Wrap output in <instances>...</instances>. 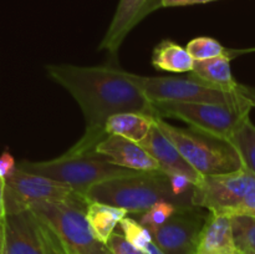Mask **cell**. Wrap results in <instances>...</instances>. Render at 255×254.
<instances>
[{
  "label": "cell",
  "mask_w": 255,
  "mask_h": 254,
  "mask_svg": "<svg viewBox=\"0 0 255 254\" xmlns=\"http://www.w3.org/2000/svg\"><path fill=\"white\" fill-rule=\"evenodd\" d=\"M138 143L157 162L159 171H162L163 173L184 174L193 182V184H196L202 178L201 174L194 171L187 163L186 159L178 152V149L174 147V144L164 136L163 132L156 125V121H154L153 126L151 127L148 133Z\"/></svg>",
  "instance_id": "4fadbf2b"
},
{
  "label": "cell",
  "mask_w": 255,
  "mask_h": 254,
  "mask_svg": "<svg viewBox=\"0 0 255 254\" xmlns=\"http://www.w3.org/2000/svg\"><path fill=\"white\" fill-rule=\"evenodd\" d=\"M27 209L52 232L64 254H110L94 236L82 209L47 201L35 202Z\"/></svg>",
  "instance_id": "8992f818"
},
{
  "label": "cell",
  "mask_w": 255,
  "mask_h": 254,
  "mask_svg": "<svg viewBox=\"0 0 255 254\" xmlns=\"http://www.w3.org/2000/svg\"><path fill=\"white\" fill-rule=\"evenodd\" d=\"M157 117L178 119L189 125L192 131L228 142L239 125L249 117L251 110L213 104L179 101H152Z\"/></svg>",
  "instance_id": "ba28073f"
},
{
  "label": "cell",
  "mask_w": 255,
  "mask_h": 254,
  "mask_svg": "<svg viewBox=\"0 0 255 254\" xmlns=\"http://www.w3.org/2000/svg\"><path fill=\"white\" fill-rule=\"evenodd\" d=\"M194 60L184 47L171 40L159 42L152 52V65L169 72H191Z\"/></svg>",
  "instance_id": "ac0fdd59"
},
{
  "label": "cell",
  "mask_w": 255,
  "mask_h": 254,
  "mask_svg": "<svg viewBox=\"0 0 255 254\" xmlns=\"http://www.w3.org/2000/svg\"><path fill=\"white\" fill-rule=\"evenodd\" d=\"M0 254H46L39 221L30 209L0 219Z\"/></svg>",
  "instance_id": "8fae6325"
},
{
  "label": "cell",
  "mask_w": 255,
  "mask_h": 254,
  "mask_svg": "<svg viewBox=\"0 0 255 254\" xmlns=\"http://www.w3.org/2000/svg\"><path fill=\"white\" fill-rule=\"evenodd\" d=\"M211 1H216V0H162V7L188 6V5L206 4Z\"/></svg>",
  "instance_id": "f1b7e54d"
},
{
  "label": "cell",
  "mask_w": 255,
  "mask_h": 254,
  "mask_svg": "<svg viewBox=\"0 0 255 254\" xmlns=\"http://www.w3.org/2000/svg\"><path fill=\"white\" fill-rule=\"evenodd\" d=\"M255 183V174L243 168L229 173L202 176L193 184L192 206L206 208L211 213L228 216L248 194Z\"/></svg>",
  "instance_id": "9c48e42d"
},
{
  "label": "cell",
  "mask_w": 255,
  "mask_h": 254,
  "mask_svg": "<svg viewBox=\"0 0 255 254\" xmlns=\"http://www.w3.org/2000/svg\"><path fill=\"white\" fill-rule=\"evenodd\" d=\"M182 207L176 206V204L171 203V202H158L154 206H152L148 211H146L143 213V216L141 217V221L139 223L149 229L156 228V227L162 226L166 221H168L177 211Z\"/></svg>",
  "instance_id": "603a6c76"
},
{
  "label": "cell",
  "mask_w": 255,
  "mask_h": 254,
  "mask_svg": "<svg viewBox=\"0 0 255 254\" xmlns=\"http://www.w3.org/2000/svg\"><path fill=\"white\" fill-rule=\"evenodd\" d=\"M37 221H39V219H37ZM39 224H40V229H41V236H42V241H44L45 252H46V254H64L61 247H60V244L57 243L56 238H55V236L52 234V232L50 231L45 224H42L40 221H39Z\"/></svg>",
  "instance_id": "4316f807"
},
{
  "label": "cell",
  "mask_w": 255,
  "mask_h": 254,
  "mask_svg": "<svg viewBox=\"0 0 255 254\" xmlns=\"http://www.w3.org/2000/svg\"><path fill=\"white\" fill-rule=\"evenodd\" d=\"M120 227L124 232V237L136 248L143 251L147 244L152 242V236L147 228H144L139 222L125 217L120 221Z\"/></svg>",
  "instance_id": "cb8c5ba5"
},
{
  "label": "cell",
  "mask_w": 255,
  "mask_h": 254,
  "mask_svg": "<svg viewBox=\"0 0 255 254\" xmlns=\"http://www.w3.org/2000/svg\"><path fill=\"white\" fill-rule=\"evenodd\" d=\"M159 7L162 0H120L99 50H106L112 57L116 56L131 30Z\"/></svg>",
  "instance_id": "7c38bea8"
},
{
  "label": "cell",
  "mask_w": 255,
  "mask_h": 254,
  "mask_svg": "<svg viewBox=\"0 0 255 254\" xmlns=\"http://www.w3.org/2000/svg\"><path fill=\"white\" fill-rule=\"evenodd\" d=\"M136 81L151 101H179L192 104H213L252 110L255 107V92L246 86L232 90L204 81L191 75L187 77L139 76Z\"/></svg>",
  "instance_id": "3957f363"
},
{
  "label": "cell",
  "mask_w": 255,
  "mask_h": 254,
  "mask_svg": "<svg viewBox=\"0 0 255 254\" xmlns=\"http://www.w3.org/2000/svg\"><path fill=\"white\" fill-rule=\"evenodd\" d=\"M186 50L188 51V54L191 55V57L194 61L213 59V57L219 56H231L228 54V50L221 42L217 41L216 39H212V37L207 36H199L191 40L187 44Z\"/></svg>",
  "instance_id": "7402d4cb"
},
{
  "label": "cell",
  "mask_w": 255,
  "mask_h": 254,
  "mask_svg": "<svg viewBox=\"0 0 255 254\" xmlns=\"http://www.w3.org/2000/svg\"><path fill=\"white\" fill-rule=\"evenodd\" d=\"M206 216L196 207L179 208L162 226L149 229L152 241L164 254H196Z\"/></svg>",
  "instance_id": "30bf717a"
},
{
  "label": "cell",
  "mask_w": 255,
  "mask_h": 254,
  "mask_svg": "<svg viewBox=\"0 0 255 254\" xmlns=\"http://www.w3.org/2000/svg\"><path fill=\"white\" fill-rule=\"evenodd\" d=\"M128 212L120 207L109 206L99 202H89L86 209V219L90 224L92 233L97 241L106 244L114 229Z\"/></svg>",
  "instance_id": "e0dca14e"
},
{
  "label": "cell",
  "mask_w": 255,
  "mask_h": 254,
  "mask_svg": "<svg viewBox=\"0 0 255 254\" xmlns=\"http://www.w3.org/2000/svg\"><path fill=\"white\" fill-rule=\"evenodd\" d=\"M252 254H255V253H252Z\"/></svg>",
  "instance_id": "1f68e13d"
},
{
  "label": "cell",
  "mask_w": 255,
  "mask_h": 254,
  "mask_svg": "<svg viewBox=\"0 0 255 254\" xmlns=\"http://www.w3.org/2000/svg\"><path fill=\"white\" fill-rule=\"evenodd\" d=\"M154 121L187 163L201 176L229 173L243 167L238 152L229 142L192 129L178 128L161 117H156Z\"/></svg>",
  "instance_id": "5b68a950"
},
{
  "label": "cell",
  "mask_w": 255,
  "mask_h": 254,
  "mask_svg": "<svg viewBox=\"0 0 255 254\" xmlns=\"http://www.w3.org/2000/svg\"><path fill=\"white\" fill-rule=\"evenodd\" d=\"M4 179L0 178V219L4 218Z\"/></svg>",
  "instance_id": "4dcf8cb0"
},
{
  "label": "cell",
  "mask_w": 255,
  "mask_h": 254,
  "mask_svg": "<svg viewBox=\"0 0 255 254\" xmlns=\"http://www.w3.org/2000/svg\"><path fill=\"white\" fill-rule=\"evenodd\" d=\"M228 142L238 152L243 168L255 174V126L249 117L243 120Z\"/></svg>",
  "instance_id": "ffe728a7"
},
{
  "label": "cell",
  "mask_w": 255,
  "mask_h": 254,
  "mask_svg": "<svg viewBox=\"0 0 255 254\" xmlns=\"http://www.w3.org/2000/svg\"><path fill=\"white\" fill-rule=\"evenodd\" d=\"M231 56H219L213 59L199 60L193 62L192 74L204 81L212 82L218 86L236 90L241 85L233 79L231 70Z\"/></svg>",
  "instance_id": "d6986e66"
},
{
  "label": "cell",
  "mask_w": 255,
  "mask_h": 254,
  "mask_svg": "<svg viewBox=\"0 0 255 254\" xmlns=\"http://www.w3.org/2000/svg\"><path fill=\"white\" fill-rule=\"evenodd\" d=\"M89 202L120 207L128 213L146 212L158 202H171L182 208H192L191 199L174 196L168 174L162 171L141 172L128 177L95 184L87 191Z\"/></svg>",
  "instance_id": "7a4b0ae2"
},
{
  "label": "cell",
  "mask_w": 255,
  "mask_h": 254,
  "mask_svg": "<svg viewBox=\"0 0 255 254\" xmlns=\"http://www.w3.org/2000/svg\"><path fill=\"white\" fill-rule=\"evenodd\" d=\"M196 254H241L234 244L231 217L209 212L199 233Z\"/></svg>",
  "instance_id": "9a60e30c"
},
{
  "label": "cell",
  "mask_w": 255,
  "mask_h": 254,
  "mask_svg": "<svg viewBox=\"0 0 255 254\" xmlns=\"http://www.w3.org/2000/svg\"><path fill=\"white\" fill-rule=\"evenodd\" d=\"M156 117L138 112H122L110 117L105 126L107 134L121 136L139 142L153 126Z\"/></svg>",
  "instance_id": "2e32d148"
},
{
  "label": "cell",
  "mask_w": 255,
  "mask_h": 254,
  "mask_svg": "<svg viewBox=\"0 0 255 254\" xmlns=\"http://www.w3.org/2000/svg\"><path fill=\"white\" fill-rule=\"evenodd\" d=\"M143 252H144V254H164L153 241L149 242V243L147 244L146 248L143 249Z\"/></svg>",
  "instance_id": "f546056e"
},
{
  "label": "cell",
  "mask_w": 255,
  "mask_h": 254,
  "mask_svg": "<svg viewBox=\"0 0 255 254\" xmlns=\"http://www.w3.org/2000/svg\"><path fill=\"white\" fill-rule=\"evenodd\" d=\"M49 76L71 94L80 105L86 121L81 138L66 152L84 154L95 152V147L109 134L105 131L107 120L122 112H138L157 117L152 101L143 94L136 75L119 67L49 65Z\"/></svg>",
  "instance_id": "6da1fadb"
},
{
  "label": "cell",
  "mask_w": 255,
  "mask_h": 254,
  "mask_svg": "<svg viewBox=\"0 0 255 254\" xmlns=\"http://www.w3.org/2000/svg\"><path fill=\"white\" fill-rule=\"evenodd\" d=\"M15 168H16V163H15L14 157L7 149H5L0 154V178L5 181L14 172Z\"/></svg>",
  "instance_id": "83f0119b"
},
{
  "label": "cell",
  "mask_w": 255,
  "mask_h": 254,
  "mask_svg": "<svg viewBox=\"0 0 255 254\" xmlns=\"http://www.w3.org/2000/svg\"><path fill=\"white\" fill-rule=\"evenodd\" d=\"M231 226L239 253H255V217L231 216Z\"/></svg>",
  "instance_id": "44dd1931"
},
{
  "label": "cell",
  "mask_w": 255,
  "mask_h": 254,
  "mask_svg": "<svg viewBox=\"0 0 255 254\" xmlns=\"http://www.w3.org/2000/svg\"><path fill=\"white\" fill-rule=\"evenodd\" d=\"M16 167L27 173L39 174L69 184L85 197L87 191L95 184L141 173L138 171L117 166L96 152L84 154L64 153L50 161H22Z\"/></svg>",
  "instance_id": "277c9868"
},
{
  "label": "cell",
  "mask_w": 255,
  "mask_h": 254,
  "mask_svg": "<svg viewBox=\"0 0 255 254\" xmlns=\"http://www.w3.org/2000/svg\"><path fill=\"white\" fill-rule=\"evenodd\" d=\"M231 216L255 217V183L251 188V191L248 192V194L244 197L243 201L236 208H233L229 212L228 217Z\"/></svg>",
  "instance_id": "484cf974"
},
{
  "label": "cell",
  "mask_w": 255,
  "mask_h": 254,
  "mask_svg": "<svg viewBox=\"0 0 255 254\" xmlns=\"http://www.w3.org/2000/svg\"><path fill=\"white\" fill-rule=\"evenodd\" d=\"M95 152L117 166L138 172L159 171L157 162L148 152L139 146L138 142L121 136L109 134L95 147Z\"/></svg>",
  "instance_id": "5bb4252c"
},
{
  "label": "cell",
  "mask_w": 255,
  "mask_h": 254,
  "mask_svg": "<svg viewBox=\"0 0 255 254\" xmlns=\"http://www.w3.org/2000/svg\"><path fill=\"white\" fill-rule=\"evenodd\" d=\"M106 247L110 254H144L143 251L132 246L122 234L115 232L106 242Z\"/></svg>",
  "instance_id": "d4e9b609"
},
{
  "label": "cell",
  "mask_w": 255,
  "mask_h": 254,
  "mask_svg": "<svg viewBox=\"0 0 255 254\" xmlns=\"http://www.w3.org/2000/svg\"><path fill=\"white\" fill-rule=\"evenodd\" d=\"M4 183L5 214L26 211L30 204L41 201L60 202L85 212L89 206V199L69 184L39 174L27 173L17 167Z\"/></svg>",
  "instance_id": "52a82bcc"
}]
</instances>
